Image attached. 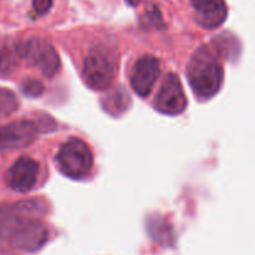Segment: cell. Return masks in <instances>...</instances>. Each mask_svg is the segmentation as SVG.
Returning <instances> with one entry per match:
<instances>
[{
    "label": "cell",
    "mask_w": 255,
    "mask_h": 255,
    "mask_svg": "<svg viewBox=\"0 0 255 255\" xmlns=\"http://www.w3.org/2000/svg\"><path fill=\"white\" fill-rule=\"evenodd\" d=\"M45 211L39 199L0 206V244L22 252L39 251L47 241V229L40 219Z\"/></svg>",
    "instance_id": "cell-1"
},
{
    "label": "cell",
    "mask_w": 255,
    "mask_h": 255,
    "mask_svg": "<svg viewBox=\"0 0 255 255\" xmlns=\"http://www.w3.org/2000/svg\"><path fill=\"white\" fill-rule=\"evenodd\" d=\"M223 66L216 52L207 46L196 50L187 66L189 85L199 99H211L221 90L223 82Z\"/></svg>",
    "instance_id": "cell-2"
},
{
    "label": "cell",
    "mask_w": 255,
    "mask_h": 255,
    "mask_svg": "<svg viewBox=\"0 0 255 255\" xmlns=\"http://www.w3.org/2000/svg\"><path fill=\"white\" fill-rule=\"evenodd\" d=\"M56 162L62 174L72 179H81L91 171L94 156L90 147L82 139L72 137L61 144Z\"/></svg>",
    "instance_id": "cell-3"
},
{
    "label": "cell",
    "mask_w": 255,
    "mask_h": 255,
    "mask_svg": "<svg viewBox=\"0 0 255 255\" xmlns=\"http://www.w3.org/2000/svg\"><path fill=\"white\" fill-rule=\"evenodd\" d=\"M116 75L114 59L105 49H92L82 66V77L92 90H106L112 84Z\"/></svg>",
    "instance_id": "cell-4"
},
{
    "label": "cell",
    "mask_w": 255,
    "mask_h": 255,
    "mask_svg": "<svg viewBox=\"0 0 255 255\" xmlns=\"http://www.w3.org/2000/svg\"><path fill=\"white\" fill-rule=\"evenodd\" d=\"M20 57L30 65L37 67L45 76H54L60 67V59L56 50L49 41L40 37H31L21 41L16 47Z\"/></svg>",
    "instance_id": "cell-5"
},
{
    "label": "cell",
    "mask_w": 255,
    "mask_h": 255,
    "mask_svg": "<svg viewBox=\"0 0 255 255\" xmlns=\"http://www.w3.org/2000/svg\"><path fill=\"white\" fill-rule=\"evenodd\" d=\"M154 107L158 112L164 115H179L186 110L187 99L184 95L183 86L173 72H169L162 80L158 92L154 99Z\"/></svg>",
    "instance_id": "cell-6"
},
{
    "label": "cell",
    "mask_w": 255,
    "mask_h": 255,
    "mask_svg": "<svg viewBox=\"0 0 255 255\" xmlns=\"http://www.w3.org/2000/svg\"><path fill=\"white\" fill-rule=\"evenodd\" d=\"M161 74V64L157 57L143 55L134 62L131 71V86L138 96L147 97L153 90Z\"/></svg>",
    "instance_id": "cell-7"
},
{
    "label": "cell",
    "mask_w": 255,
    "mask_h": 255,
    "mask_svg": "<svg viewBox=\"0 0 255 255\" xmlns=\"http://www.w3.org/2000/svg\"><path fill=\"white\" fill-rule=\"evenodd\" d=\"M36 125L27 120H19L0 127V151H11L29 146L36 137Z\"/></svg>",
    "instance_id": "cell-8"
},
{
    "label": "cell",
    "mask_w": 255,
    "mask_h": 255,
    "mask_svg": "<svg viewBox=\"0 0 255 255\" xmlns=\"http://www.w3.org/2000/svg\"><path fill=\"white\" fill-rule=\"evenodd\" d=\"M39 174V164L34 158L21 156L6 172V183L12 191L25 193L32 189Z\"/></svg>",
    "instance_id": "cell-9"
},
{
    "label": "cell",
    "mask_w": 255,
    "mask_h": 255,
    "mask_svg": "<svg viewBox=\"0 0 255 255\" xmlns=\"http://www.w3.org/2000/svg\"><path fill=\"white\" fill-rule=\"evenodd\" d=\"M194 10V19L206 29H217L227 19L226 0H189Z\"/></svg>",
    "instance_id": "cell-10"
},
{
    "label": "cell",
    "mask_w": 255,
    "mask_h": 255,
    "mask_svg": "<svg viewBox=\"0 0 255 255\" xmlns=\"http://www.w3.org/2000/svg\"><path fill=\"white\" fill-rule=\"evenodd\" d=\"M19 106L16 96L12 91L0 87V115H10Z\"/></svg>",
    "instance_id": "cell-11"
},
{
    "label": "cell",
    "mask_w": 255,
    "mask_h": 255,
    "mask_svg": "<svg viewBox=\"0 0 255 255\" xmlns=\"http://www.w3.org/2000/svg\"><path fill=\"white\" fill-rule=\"evenodd\" d=\"M143 21L144 24H147L148 26H153V27L164 26L163 17H162L161 11H159L158 7L153 6V5L146 9V11H144V15H143Z\"/></svg>",
    "instance_id": "cell-12"
},
{
    "label": "cell",
    "mask_w": 255,
    "mask_h": 255,
    "mask_svg": "<svg viewBox=\"0 0 255 255\" xmlns=\"http://www.w3.org/2000/svg\"><path fill=\"white\" fill-rule=\"evenodd\" d=\"M21 89L25 95L31 97L40 96V95L42 94V91H44V86H42L41 82L32 79L25 80V81L21 84Z\"/></svg>",
    "instance_id": "cell-13"
},
{
    "label": "cell",
    "mask_w": 255,
    "mask_h": 255,
    "mask_svg": "<svg viewBox=\"0 0 255 255\" xmlns=\"http://www.w3.org/2000/svg\"><path fill=\"white\" fill-rule=\"evenodd\" d=\"M52 6V0H32V11L41 16L45 15Z\"/></svg>",
    "instance_id": "cell-14"
},
{
    "label": "cell",
    "mask_w": 255,
    "mask_h": 255,
    "mask_svg": "<svg viewBox=\"0 0 255 255\" xmlns=\"http://www.w3.org/2000/svg\"><path fill=\"white\" fill-rule=\"evenodd\" d=\"M141 1L142 0H126L127 4H129L131 6H136V5H138Z\"/></svg>",
    "instance_id": "cell-15"
},
{
    "label": "cell",
    "mask_w": 255,
    "mask_h": 255,
    "mask_svg": "<svg viewBox=\"0 0 255 255\" xmlns=\"http://www.w3.org/2000/svg\"><path fill=\"white\" fill-rule=\"evenodd\" d=\"M1 61H2V57H1V55H0V64H1Z\"/></svg>",
    "instance_id": "cell-16"
}]
</instances>
